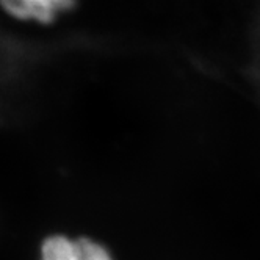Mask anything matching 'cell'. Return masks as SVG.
Masks as SVG:
<instances>
[{
  "label": "cell",
  "instance_id": "cell-2",
  "mask_svg": "<svg viewBox=\"0 0 260 260\" xmlns=\"http://www.w3.org/2000/svg\"><path fill=\"white\" fill-rule=\"evenodd\" d=\"M40 260H113L98 241L88 237L71 238L64 234L47 235L40 246Z\"/></svg>",
  "mask_w": 260,
  "mask_h": 260
},
{
  "label": "cell",
  "instance_id": "cell-1",
  "mask_svg": "<svg viewBox=\"0 0 260 260\" xmlns=\"http://www.w3.org/2000/svg\"><path fill=\"white\" fill-rule=\"evenodd\" d=\"M83 0H0V11L17 24L49 28L76 13Z\"/></svg>",
  "mask_w": 260,
  "mask_h": 260
}]
</instances>
